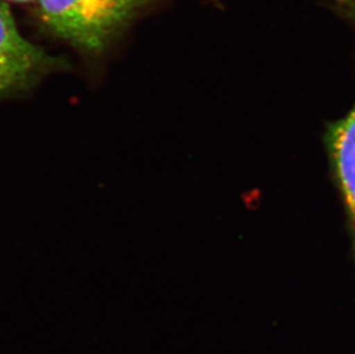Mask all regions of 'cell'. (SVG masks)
I'll use <instances>...</instances> for the list:
<instances>
[{"label":"cell","mask_w":355,"mask_h":354,"mask_svg":"<svg viewBox=\"0 0 355 354\" xmlns=\"http://www.w3.org/2000/svg\"><path fill=\"white\" fill-rule=\"evenodd\" d=\"M155 0H37L40 24L80 52L97 57Z\"/></svg>","instance_id":"obj_1"},{"label":"cell","mask_w":355,"mask_h":354,"mask_svg":"<svg viewBox=\"0 0 355 354\" xmlns=\"http://www.w3.org/2000/svg\"><path fill=\"white\" fill-rule=\"evenodd\" d=\"M67 61L49 53L21 34L7 3L0 0V96L22 94Z\"/></svg>","instance_id":"obj_2"},{"label":"cell","mask_w":355,"mask_h":354,"mask_svg":"<svg viewBox=\"0 0 355 354\" xmlns=\"http://www.w3.org/2000/svg\"><path fill=\"white\" fill-rule=\"evenodd\" d=\"M329 8L355 31V0H330ZM332 162L355 235V105L329 131Z\"/></svg>","instance_id":"obj_3"},{"label":"cell","mask_w":355,"mask_h":354,"mask_svg":"<svg viewBox=\"0 0 355 354\" xmlns=\"http://www.w3.org/2000/svg\"><path fill=\"white\" fill-rule=\"evenodd\" d=\"M3 1L13 3H36L37 0H3Z\"/></svg>","instance_id":"obj_4"}]
</instances>
